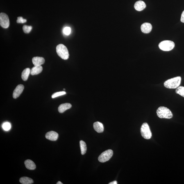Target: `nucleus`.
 Instances as JSON below:
<instances>
[{
    "label": "nucleus",
    "instance_id": "16",
    "mask_svg": "<svg viewBox=\"0 0 184 184\" xmlns=\"http://www.w3.org/2000/svg\"><path fill=\"white\" fill-rule=\"evenodd\" d=\"M43 70V68L41 66H36L32 68L31 70L30 74L32 76L37 75L42 72Z\"/></svg>",
    "mask_w": 184,
    "mask_h": 184
},
{
    "label": "nucleus",
    "instance_id": "6",
    "mask_svg": "<svg viewBox=\"0 0 184 184\" xmlns=\"http://www.w3.org/2000/svg\"><path fill=\"white\" fill-rule=\"evenodd\" d=\"M113 152L112 150H107L101 153L98 158V160L100 162L104 163L108 161L112 158L113 155Z\"/></svg>",
    "mask_w": 184,
    "mask_h": 184
},
{
    "label": "nucleus",
    "instance_id": "17",
    "mask_svg": "<svg viewBox=\"0 0 184 184\" xmlns=\"http://www.w3.org/2000/svg\"><path fill=\"white\" fill-rule=\"evenodd\" d=\"M30 72L31 70L29 68H27L23 71L21 77L23 81H26L27 80Z\"/></svg>",
    "mask_w": 184,
    "mask_h": 184
},
{
    "label": "nucleus",
    "instance_id": "28",
    "mask_svg": "<svg viewBox=\"0 0 184 184\" xmlns=\"http://www.w3.org/2000/svg\"><path fill=\"white\" fill-rule=\"evenodd\" d=\"M57 184H63L61 182L59 181L58 182V183H57Z\"/></svg>",
    "mask_w": 184,
    "mask_h": 184
},
{
    "label": "nucleus",
    "instance_id": "25",
    "mask_svg": "<svg viewBox=\"0 0 184 184\" xmlns=\"http://www.w3.org/2000/svg\"><path fill=\"white\" fill-rule=\"evenodd\" d=\"M27 22L26 19H23L22 17H17V23H24Z\"/></svg>",
    "mask_w": 184,
    "mask_h": 184
},
{
    "label": "nucleus",
    "instance_id": "12",
    "mask_svg": "<svg viewBox=\"0 0 184 184\" xmlns=\"http://www.w3.org/2000/svg\"><path fill=\"white\" fill-rule=\"evenodd\" d=\"M146 6V5L144 2L141 1L136 2L134 6L135 10L139 11L143 10L145 8Z\"/></svg>",
    "mask_w": 184,
    "mask_h": 184
},
{
    "label": "nucleus",
    "instance_id": "18",
    "mask_svg": "<svg viewBox=\"0 0 184 184\" xmlns=\"http://www.w3.org/2000/svg\"><path fill=\"white\" fill-rule=\"evenodd\" d=\"M19 182L23 184H31L33 183V181L32 179L28 177H24L20 178Z\"/></svg>",
    "mask_w": 184,
    "mask_h": 184
},
{
    "label": "nucleus",
    "instance_id": "19",
    "mask_svg": "<svg viewBox=\"0 0 184 184\" xmlns=\"http://www.w3.org/2000/svg\"><path fill=\"white\" fill-rule=\"evenodd\" d=\"M80 146L81 148V153L82 155H84L86 153L87 146L86 143L83 141H80Z\"/></svg>",
    "mask_w": 184,
    "mask_h": 184
},
{
    "label": "nucleus",
    "instance_id": "15",
    "mask_svg": "<svg viewBox=\"0 0 184 184\" xmlns=\"http://www.w3.org/2000/svg\"><path fill=\"white\" fill-rule=\"evenodd\" d=\"M24 164L27 169L29 170H34L36 168V165L32 160H27L24 162Z\"/></svg>",
    "mask_w": 184,
    "mask_h": 184
},
{
    "label": "nucleus",
    "instance_id": "1",
    "mask_svg": "<svg viewBox=\"0 0 184 184\" xmlns=\"http://www.w3.org/2000/svg\"><path fill=\"white\" fill-rule=\"evenodd\" d=\"M158 116L160 118L171 119L173 117L172 112L166 107L161 106L157 110Z\"/></svg>",
    "mask_w": 184,
    "mask_h": 184
},
{
    "label": "nucleus",
    "instance_id": "26",
    "mask_svg": "<svg viewBox=\"0 0 184 184\" xmlns=\"http://www.w3.org/2000/svg\"><path fill=\"white\" fill-rule=\"evenodd\" d=\"M181 21L182 22L184 23V10L182 13L181 18Z\"/></svg>",
    "mask_w": 184,
    "mask_h": 184
},
{
    "label": "nucleus",
    "instance_id": "29",
    "mask_svg": "<svg viewBox=\"0 0 184 184\" xmlns=\"http://www.w3.org/2000/svg\"><path fill=\"white\" fill-rule=\"evenodd\" d=\"M64 90H65V89H64Z\"/></svg>",
    "mask_w": 184,
    "mask_h": 184
},
{
    "label": "nucleus",
    "instance_id": "5",
    "mask_svg": "<svg viewBox=\"0 0 184 184\" xmlns=\"http://www.w3.org/2000/svg\"><path fill=\"white\" fill-rule=\"evenodd\" d=\"M175 46L174 43L169 40L163 41L159 45L160 49L164 51H170L174 49Z\"/></svg>",
    "mask_w": 184,
    "mask_h": 184
},
{
    "label": "nucleus",
    "instance_id": "24",
    "mask_svg": "<svg viewBox=\"0 0 184 184\" xmlns=\"http://www.w3.org/2000/svg\"><path fill=\"white\" fill-rule=\"evenodd\" d=\"M71 32V28L69 27H66L64 28L63 32L65 35H69L70 34Z\"/></svg>",
    "mask_w": 184,
    "mask_h": 184
},
{
    "label": "nucleus",
    "instance_id": "10",
    "mask_svg": "<svg viewBox=\"0 0 184 184\" xmlns=\"http://www.w3.org/2000/svg\"><path fill=\"white\" fill-rule=\"evenodd\" d=\"M152 29V26L149 23H144L141 26L142 31L145 33H149L151 31Z\"/></svg>",
    "mask_w": 184,
    "mask_h": 184
},
{
    "label": "nucleus",
    "instance_id": "9",
    "mask_svg": "<svg viewBox=\"0 0 184 184\" xmlns=\"http://www.w3.org/2000/svg\"><path fill=\"white\" fill-rule=\"evenodd\" d=\"M59 135L58 133L55 131H51L48 132L45 135L46 139L51 141H56L58 140Z\"/></svg>",
    "mask_w": 184,
    "mask_h": 184
},
{
    "label": "nucleus",
    "instance_id": "20",
    "mask_svg": "<svg viewBox=\"0 0 184 184\" xmlns=\"http://www.w3.org/2000/svg\"><path fill=\"white\" fill-rule=\"evenodd\" d=\"M176 93L179 94L180 95L184 98V87H178L176 89Z\"/></svg>",
    "mask_w": 184,
    "mask_h": 184
},
{
    "label": "nucleus",
    "instance_id": "14",
    "mask_svg": "<svg viewBox=\"0 0 184 184\" xmlns=\"http://www.w3.org/2000/svg\"><path fill=\"white\" fill-rule=\"evenodd\" d=\"M94 129L98 133H102L104 131V126L102 123L96 122L94 124Z\"/></svg>",
    "mask_w": 184,
    "mask_h": 184
},
{
    "label": "nucleus",
    "instance_id": "4",
    "mask_svg": "<svg viewBox=\"0 0 184 184\" xmlns=\"http://www.w3.org/2000/svg\"><path fill=\"white\" fill-rule=\"evenodd\" d=\"M141 132L142 136L147 140L151 139L152 136L149 126L147 123L143 124L141 128Z\"/></svg>",
    "mask_w": 184,
    "mask_h": 184
},
{
    "label": "nucleus",
    "instance_id": "27",
    "mask_svg": "<svg viewBox=\"0 0 184 184\" xmlns=\"http://www.w3.org/2000/svg\"><path fill=\"white\" fill-rule=\"evenodd\" d=\"M117 181H114L113 182H111V183H109V184H117Z\"/></svg>",
    "mask_w": 184,
    "mask_h": 184
},
{
    "label": "nucleus",
    "instance_id": "13",
    "mask_svg": "<svg viewBox=\"0 0 184 184\" xmlns=\"http://www.w3.org/2000/svg\"><path fill=\"white\" fill-rule=\"evenodd\" d=\"M71 107H72V105L70 103H65L62 104L59 106L58 110L60 113H63L66 110L70 109Z\"/></svg>",
    "mask_w": 184,
    "mask_h": 184
},
{
    "label": "nucleus",
    "instance_id": "21",
    "mask_svg": "<svg viewBox=\"0 0 184 184\" xmlns=\"http://www.w3.org/2000/svg\"><path fill=\"white\" fill-rule=\"evenodd\" d=\"M32 29L31 26H29L25 25L23 27V29L24 33H28L31 31Z\"/></svg>",
    "mask_w": 184,
    "mask_h": 184
},
{
    "label": "nucleus",
    "instance_id": "23",
    "mask_svg": "<svg viewBox=\"0 0 184 184\" xmlns=\"http://www.w3.org/2000/svg\"><path fill=\"white\" fill-rule=\"evenodd\" d=\"M66 93L65 92H60L55 93L54 94H53L52 96V98H54L58 97V96L65 95Z\"/></svg>",
    "mask_w": 184,
    "mask_h": 184
},
{
    "label": "nucleus",
    "instance_id": "11",
    "mask_svg": "<svg viewBox=\"0 0 184 184\" xmlns=\"http://www.w3.org/2000/svg\"><path fill=\"white\" fill-rule=\"evenodd\" d=\"M32 62L35 66H41L44 64L45 60L42 57H35L32 59Z\"/></svg>",
    "mask_w": 184,
    "mask_h": 184
},
{
    "label": "nucleus",
    "instance_id": "22",
    "mask_svg": "<svg viewBox=\"0 0 184 184\" xmlns=\"http://www.w3.org/2000/svg\"><path fill=\"white\" fill-rule=\"evenodd\" d=\"M2 127L3 130L5 131H8L10 130L11 126L10 123L6 122L3 124Z\"/></svg>",
    "mask_w": 184,
    "mask_h": 184
},
{
    "label": "nucleus",
    "instance_id": "3",
    "mask_svg": "<svg viewBox=\"0 0 184 184\" xmlns=\"http://www.w3.org/2000/svg\"><path fill=\"white\" fill-rule=\"evenodd\" d=\"M56 52L60 58L64 60L68 59L69 54L68 51L66 46L62 44H60L57 45L56 48Z\"/></svg>",
    "mask_w": 184,
    "mask_h": 184
},
{
    "label": "nucleus",
    "instance_id": "2",
    "mask_svg": "<svg viewBox=\"0 0 184 184\" xmlns=\"http://www.w3.org/2000/svg\"><path fill=\"white\" fill-rule=\"evenodd\" d=\"M181 78L180 76L171 78L164 83V86L169 89H175L179 86L181 83Z\"/></svg>",
    "mask_w": 184,
    "mask_h": 184
},
{
    "label": "nucleus",
    "instance_id": "7",
    "mask_svg": "<svg viewBox=\"0 0 184 184\" xmlns=\"http://www.w3.org/2000/svg\"><path fill=\"white\" fill-rule=\"evenodd\" d=\"M0 25L4 28H8L9 26V19L6 14L3 13L0 14Z\"/></svg>",
    "mask_w": 184,
    "mask_h": 184
},
{
    "label": "nucleus",
    "instance_id": "8",
    "mask_svg": "<svg viewBox=\"0 0 184 184\" xmlns=\"http://www.w3.org/2000/svg\"><path fill=\"white\" fill-rule=\"evenodd\" d=\"M24 85H23L19 84L17 86L13 91V96L14 99H17L20 96L24 90Z\"/></svg>",
    "mask_w": 184,
    "mask_h": 184
}]
</instances>
